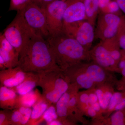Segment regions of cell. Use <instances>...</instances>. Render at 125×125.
Wrapping results in <instances>:
<instances>
[{
    "instance_id": "cell-1",
    "label": "cell",
    "mask_w": 125,
    "mask_h": 125,
    "mask_svg": "<svg viewBox=\"0 0 125 125\" xmlns=\"http://www.w3.org/2000/svg\"><path fill=\"white\" fill-rule=\"evenodd\" d=\"M18 66L25 72L37 73L61 70L46 39L35 31L20 53Z\"/></svg>"
},
{
    "instance_id": "cell-2",
    "label": "cell",
    "mask_w": 125,
    "mask_h": 125,
    "mask_svg": "<svg viewBox=\"0 0 125 125\" xmlns=\"http://www.w3.org/2000/svg\"><path fill=\"white\" fill-rule=\"evenodd\" d=\"M56 64L62 71L90 59L88 51L74 38L63 32L46 39Z\"/></svg>"
},
{
    "instance_id": "cell-3",
    "label": "cell",
    "mask_w": 125,
    "mask_h": 125,
    "mask_svg": "<svg viewBox=\"0 0 125 125\" xmlns=\"http://www.w3.org/2000/svg\"><path fill=\"white\" fill-rule=\"evenodd\" d=\"M37 86L42 88L43 97L49 106L56 104L69 89L70 81L61 70L38 73Z\"/></svg>"
},
{
    "instance_id": "cell-4",
    "label": "cell",
    "mask_w": 125,
    "mask_h": 125,
    "mask_svg": "<svg viewBox=\"0 0 125 125\" xmlns=\"http://www.w3.org/2000/svg\"><path fill=\"white\" fill-rule=\"evenodd\" d=\"M34 32L27 24L19 11L2 33L19 55Z\"/></svg>"
},
{
    "instance_id": "cell-5",
    "label": "cell",
    "mask_w": 125,
    "mask_h": 125,
    "mask_svg": "<svg viewBox=\"0 0 125 125\" xmlns=\"http://www.w3.org/2000/svg\"><path fill=\"white\" fill-rule=\"evenodd\" d=\"M20 11L25 22L31 29L40 34L46 39L49 37L44 7L33 1Z\"/></svg>"
},
{
    "instance_id": "cell-6",
    "label": "cell",
    "mask_w": 125,
    "mask_h": 125,
    "mask_svg": "<svg viewBox=\"0 0 125 125\" xmlns=\"http://www.w3.org/2000/svg\"><path fill=\"white\" fill-rule=\"evenodd\" d=\"M67 5L66 1L56 0L44 7L49 36L64 32L63 17Z\"/></svg>"
},
{
    "instance_id": "cell-7",
    "label": "cell",
    "mask_w": 125,
    "mask_h": 125,
    "mask_svg": "<svg viewBox=\"0 0 125 125\" xmlns=\"http://www.w3.org/2000/svg\"><path fill=\"white\" fill-rule=\"evenodd\" d=\"M124 16L99 13L96 24L95 38L104 40L116 36Z\"/></svg>"
},
{
    "instance_id": "cell-8",
    "label": "cell",
    "mask_w": 125,
    "mask_h": 125,
    "mask_svg": "<svg viewBox=\"0 0 125 125\" xmlns=\"http://www.w3.org/2000/svg\"><path fill=\"white\" fill-rule=\"evenodd\" d=\"M94 27L88 20L78 21L64 27V32L73 37L89 51L95 38Z\"/></svg>"
},
{
    "instance_id": "cell-9",
    "label": "cell",
    "mask_w": 125,
    "mask_h": 125,
    "mask_svg": "<svg viewBox=\"0 0 125 125\" xmlns=\"http://www.w3.org/2000/svg\"><path fill=\"white\" fill-rule=\"evenodd\" d=\"M63 17L64 27L81 21L87 20L84 0H67Z\"/></svg>"
},
{
    "instance_id": "cell-10",
    "label": "cell",
    "mask_w": 125,
    "mask_h": 125,
    "mask_svg": "<svg viewBox=\"0 0 125 125\" xmlns=\"http://www.w3.org/2000/svg\"><path fill=\"white\" fill-rule=\"evenodd\" d=\"M90 59L94 62L106 69H117V64L112 57L110 52L105 47L102 41H100L89 51Z\"/></svg>"
},
{
    "instance_id": "cell-11",
    "label": "cell",
    "mask_w": 125,
    "mask_h": 125,
    "mask_svg": "<svg viewBox=\"0 0 125 125\" xmlns=\"http://www.w3.org/2000/svg\"><path fill=\"white\" fill-rule=\"evenodd\" d=\"M26 74L19 66L1 70L0 71V85L10 88L16 87L23 81Z\"/></svg>"
},
{
    "instance_id": "cell-12",
    "label": "cell",
    "mask_w": 125,
    "mask_h": 125,
    "mask_svg": "<svg viewBox=\"0 0 125 125\" xmlns=\"http://www.w3.org/2000/svg\"><path fill=\"white\" fill-rule=\"evenodd\" d=\"M0 57L5 63L6 69L18 66L19 55L4 34H0Z\"/></svg>"
},
{
    "instance_id": "cell-13",
    "label": "cell",
    "mask_w": 125,
    "mask_h": 125,
    "mask_svg": "<svg viewBox=\"0 0 125 125\" xmlns=\"http://www.w3.org/2000/svg\"><path fill=\"white\" fill-rule=\"evenodd\" d=\"M78 88L75 84H71L68 90L56 103V110L58 115L57 119L61 122L62 125L71 124L70 121L67 119L69 102L72 95L78 90Z\"/></svg>"
},
{
    "instance_id": "cell-14",
    "label": "cell",
    "mask_w": 125,
    "mask_h": 125,
    "mask_svg": "<svg viewBox=\"0 0 125 125\" xmlns=\"http://www.w3.org/2000/svg\"><path fill=\"white\" fill-rule=\"evenodd\" d=\"M18 95L11 88L0 85V107L9 110L17 108Z\"/></svg>"
},
{
    "instance_id": "cell-15",
    "label": "cell",
    "mask_w": 125,
    "mask_h": 125,
    "mask_svg": "<svg viewBox=\"0 0 125 125\" xmlns=\"http://www.w3.org/2000/svg\"><path fill=\"white\" fill-rule=\"evenodd\" d=\"M39 75L37 73L26 72L24 80L16 87L11 88L19 95H22L29 93L37 86Z\"/></svg>"
},
{
    "instance_id": "cell-16",
    "label": "cell",
    "mask_w": 125,
    "mask_h": 125,
    "mask_svg": "<svg viewBox=\"0 0 125 125\" xmlns=\"http://www.w3.org/2000/svg\"><path fill=\"white\" fill-rule=\"evenodd\" d=\"M43 98L38 90L32 91L24 95H18L17 108L21 106L32 107L38 101Z\"/></svg>"
},
{
    "instance_id": "cell-17",
    "label": "cell",
    "mask_w": 125,
    "mask_h": 125,
    "mask_svg": "<svg viewBox=\"0 0 125 125\" xmlns=\"http://www.w3.org/2000/svg\"><path fill=\"white\" fill-rule=\"evenodd\" d=\"M84 4L87 20L94 27L99 14L98 0H84Z\"/></svg>"
},
{
    "instance_id": "cell-18",
    "label": "cell",
    "mask_w": 125,
    "mask_h": 125,
    "mask_svg": "<svg viewBox=\"0 0 125 125\" xmlns=\"http://www.w3.org/2000/svg\"><path fill=\"white\" fill-rule=\"evenodd\" d=\"M101 41H102L104 46L118 65L121 56V49H120L117 37L116 36L111 38Z\"/></svg>"
},
{
    "instance_id": "cell-19",
    "label": "cell",
    "mask_w": 125,
    "mask_h": 125,
    "mask_svg": "<svg viewBox=\"0 0 125 125\" xmlns=\"http://www.w3.org/2000/svg\"><path fill=\"white\" fill-rule=\"evenodd\" d=\"M87 73L92 78L94 83H100L103 82L106 75L103 67L94 62L87 65L85 68Z\"/></svg>"
},
{
    "instance_id": "cell-20",
    "label": "cell",
    "mask_w": 125,
    "mask_h": 125,
    "mask_svg": "<svg viewBox=\"0 0 125 125\" xmlns=\"http://www.w3.org/2000/svg\"><path fill=\"white\" fill-rule=\"evenodd\" d=\"M49 106L47 102L43 98L36 103L32 109L31 117L27 125H34L40 119Z\"/></svg>"
},
{
    "instance_id": "cell-21",
    "label": "cell",
    "mask_w": 125,
    "mask_h": 125,
    "mask_svg": "<svg viewBox=\"0 0 125 125\" xmlns=\"http://www.w3.org/2000/svg\"><path fill=\"white\" fill-rule=\"evenodd\" d=\"M58 118L56 107L54 104H52L48 107L42 116L39 120L34 123V125H39L40 123L45 121L46 125H48L52 121Z\"/></svg>"
},
{
    "instance_id": "cell-22",
    "label": "cell",
    "mask_w": 125,
    "mask_h": 125,
    "mask_svg": "<svg viewBox=\"0 0 125 125\" xmlns=\"http://www.w3.org/2000/svg\"><path fill=\"white\" fill-rule=\"evenodd\" d=\"M122 11L118 4L115 0H111L106 7L99 12L102 13H111L122 16L123 15Z\"/></svg>"
},
{
    "instance_id": "cell-23",
    "label": "cell",
    "mask_w": 125,
    "mask_h": 125,
    "mask_svg": "<svg viewBox=\"0 0 125 125\" xmlns=\"http://www.w3.org/2000/svg\"><path fill=\"white\" fill-rule=\"evenodd\" d=\"M111 121L112 125H125V108L114 113L111 117Z\"/></svg>"
},
{
    "instance_id": "cell-24",
    "label": "cell",
    "mask_w": 125,
    "mask_h": 125,
    "mask_svg": "<svg viewBox=\"0 0 125 125\" xmlns=\"http://www.w3.org/2000/svg\"><path fill=\"white\" fill-rule=\"evenodd\" d=\"M33 0H10L9 10L20 11Z\"/></svg>"
},
{
    "instance_id": "cell-25",
    "label": "cell",
    "mask_w": 125,
    "mask_h": 125,
    "mask_svg": "<svg viewBox=\"0 0 125 125\" xmlns=\"http://www.w3.org/2000/svg\"><path fill=\"white\" fill-rule=\"evenodd\" d=\"M121 48L125 50V16H124L116 35Z\"/></svg>"
},
{
    "instance_id": "cell-26",
    "label": "cell",
    "mask_w": 125,
    "mask_h": 125,
    "mask_svg": "<svg viewBox=\"0 0 125 125\" xmlns=\"http://www.w3.org/2000/svg\"><path fill=\"white\" fill-rule=\"evenodd\" d=\"M123 92H116L113 94L108 107L109 111H111L114 110L116 106L121 100L122 98L123 97Z\"/></svg>"
},
{
    "instance_id": "cell-27",
    "label": "cell",
    "mask_w": 125,
    "mask_h": 125,
    "mask_svg": "<svg viewBox=\"0 0 125 125\" xmlns=\"http://www.w3.org/2000/svg\"><path fill=\"white\" fill-rule=\"evenodd\" d=\"M11 112L3 109L0 111V125H10Z\"/></svg>"
},
{
    "instance_id": "cell-28",
    "label": "cell",
    "mask_w": 125,
    "mask_h": 125,
    "mask_svg": "<svg viewBox=\"0 0 125 125\" xmlns=\"http://www.w3.org/2000/svg\"><path fill=\"white\" fill-rule=\"evenodd\" d=\"M22 114L21 113L18 108L13 109L11 111L10 121L11 125H19L22 118Z\"/></svg>"
},
{
    "instance_id": "cell-29",
    "label": "cell",
    "mask_w": 125,
    "mask_h": 125,
    "mask_svg": "<svg viewBox=\"0 0 125 125\" xmlns=\"http://www.w3.org/2000/svg\"><path fill=\"white\" fill-rule=\"evenodd\" d=\"M32 112V109L31 107L27 108L25 112L22 114V116L20 122L19 123V125H27L31 117Z\"/></svg>"
},
{
    "instance_id": "cell-30",
    "label": "cell",
    "mask_w": 125,
    "mask_h": 125,
    "mask_svg": "<svg viewBox=\"0 0 125 125\" xmlns=\"http://www.w3.org/2000/svg\"><path fill=\"white\" fill-rule=\"evenodd\" d=\"M125 67V50L121 49V56L118 65L117 69L119 71H121Z\"/></svg>"
},
{
    "instance_id": "cell-31",
    "label": "cell",
    "mask_w": 125,
    "mask_h": 125,
    "mask_svg": "<svg viewBox=\"0 0 125 125\" xmlns=\"http://www.w3.org/2000/svg\"><path fill=\"white\" fill-rule=\"evenodd\" d=\"M95 93L98 98V102L101 106V108L102 109L104 103L103 91L102 90L98 89L96 90Z\"/></svg>"
},
{
    "instance_id": "cell-32",
    "label": "cell",
    "mask_w": 125,
    "mask_h": 125,
    "mask_svg": "<svg viewBox=\"0 0 125 125\" xmlns=\"http://www.w3.org/2000/svg\"><path fill=\"white\" fill-rule=\"evenodd\" d=\"M55 0H33L34 2L43 7H45L47 5Z\"/></svg>"
},
{
    "instance_id": "cell-33",
    "label": "cell",
    "mask_w": 125,
    "mask_h": 125,
    "mask_svg": "<svg viewBox=\"0 0 125 125\" xmlns=\"http://www.w3.org/2000/svg\"><path fill=\"white\" fill-rule=\"evenodd\" d=\"M90 105H91L94 103L98 102V98L96 93H91L89 94Z\"/></svg>"
},
{
    "instance_id": "cell-34",
    "label": "cell",
    "mask_w": 125,
    "mask_h": 125,
    "mask_svg": "<svg viewBox=\"0 0 125 125\" xmlns=\"http://www.w3.org/2000/svg\"><path fill=\"white\" fill-rule=\"evenodd\" d=\"M111 0H98L99 11L106 7Z\"/></svg>"
},
{
    "instance_id": "cell-35",
    "label": "cell",
    "mask_w": 125,
    "mask_h": 125,
    "mask_svg": "<svg viewBox=\"0 0 125 125\" xmlns=\"http://www.w3.org/2000/svg\"><path fill=\"white\" fill-rule=\"evenodd\" d=\"M120 7L122 12L125 14V0H115Z\"/></svg>"
},
{
    "instance_id": "cell-36",
    "label": "cell",
    "mask_w": 125,
    "mask_h": 125,
    "mask_svg": "<svg viewBox=\"0 0 125 125\" xmlns=\"http://www.w3.org/2000/svg\"><path fill=\"white\" fill-rule=\"evenodd\" d=\"M87 113L89 115L92 117L95 116L97 114V112L90 105L87 109Z\"/></svg>"
},
{
    "instance_id": "cell-37",
    "label": "cell",
    "mask_w": 125,
    "mask_h": 125,
    "mask_svg": "<svg viewBox=\"0 0 125 125\" xmlns=\"http://www.w3.org/2000/svg\"><path fill=\"white\" fill-rule=\"evenodd\" d=\"M90 106H92L93 108L97 112L100 111L101 108H102L98 102L94 103Z\"/></svg>"
},
{
    "instance_id": "cell-38",
    "label": "cell",
    "mask_w": 125,
    "mask_h": 125,
    "mask_svg": "<svg viewBox=\"0 0 125 125\" xmlns=\"http://www.w3.org/2000/svg\"><path fill=\"white\" fill-rule=\"evenodd\" d=\"M122 89L123 92H125V79H123L122 82Z\"/></svg>"
},
{
    "instance_id": "cell-39",
    "label": "cell",
    "mask_w": 125,
    "mask_h": 125,
    "mask_svg": "<svg viewBox=\"0 0 125 125\" xmlns=\"http://www.w3.org/2000/svg\"><path fill=\"white\" fill-rule=\"evenodd\" d=\"M121 72L123 76V79H125V67L122 70Z\"/></svg>"
},
{
    "instance_id": "cell-40",
    "label": "cell",
    "mask_w": 125,
    "mask_h": 125,
    "mask_svg": "<svg viewBox=\"0 0 125 125\" xmlns=\"http://www.w3.org/2000/svg\"><path fill=\"white\" fill-rule=\"evenodd\" d=\"M63 0L65 1H66L67 0Z\"/></svg>"
}]
</instances>
